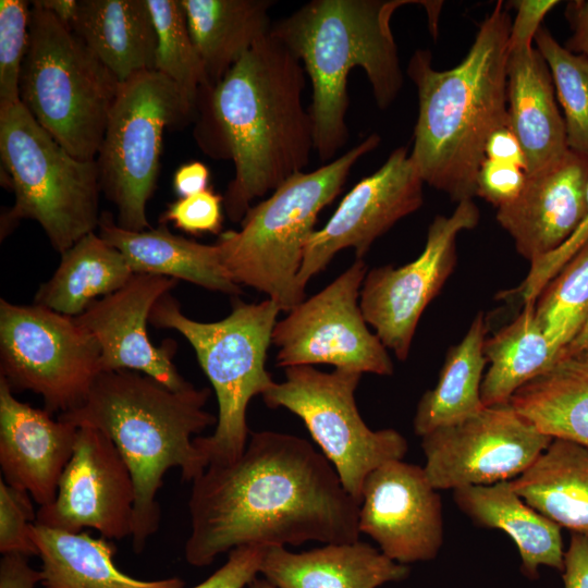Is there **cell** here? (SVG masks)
I'll use <instances>...</instances> for the list:
<instances>
[{
    "instance_id": "obj_1",
    "label": "cell",
    "mask_w": 588,
    "mask_h": 588,
    "mask_svg": "<svg viewBox=\"0 0 588 588\" xmlns=\"http://www.w3.org/2000/svg\"><path fill=\"white\" fill-rule=\"evenodd\" d=\"M192 482L184 547L192 566L243 546L359 539V503L329 460L297 436L250 432L236 461L209 464Z\"/></svg>"
},
{
    "instance_id": "obj_2",
    "label": "cell",
    "mask_w": 588,
    "mask_h": 588,
    "mask_svg": "<svg viewBox=\"0 0 588 588\" xmlns=\"http://www.w3.org/2000/svg\"><path fill=\"white\" fill-rule=\"evenodd\" d=\"M305 87L302 62L270 32L200 94L197 111L218 144L213 155L234 164L223 195L231 221L241 222L255 199L308 166L315 140Z\"/></svg>"
},
{
    "instance_id": "obj_3",
    "label": "cell",
    "mask_w": 588,
    "mask_h": 588,
    "mask_svg": "<svg viewBox=\"0 0 588 588\" xmlns=\"http://www.w3.org/2000/svg\"><path fill=\"white\" fill-rule=\"evenodd\" d=\"M511 25L507 4L500 0L455 68L433 69L427 49L415 50L407 65L418 95L411 158L424 183L457 204L476 196L486 144L495 131L509 126Z\"/></svg>"
},
{
    "instance_id": "obj_4",
    "label": "cell",
    "mask_w": 588,
    "mask_h": 588,
    "mask_svg": "<svg viewBox=\"0 0 588 588\" xmlns=\"http://www.w3.org/2000/svg\"><path fill=\"white\" fill-rule=\"evenodd\" d=\"M210 394L194 385L174 391L134 370L101 371L84 403L58 415L75 427L102 431L126 462L135 485L131 537L136 553L159 529L157 494L166 473L177 467L184 481H194L208 465L193 436L217 425L218 417L205 409Z\"/></svg>"
},
{
    "instance_id": "obj_5",
    "label": "cell",
    "mask_w": 588,
    "mask_h": 588,
    "mask_svg": "<svg viewBox=\"0 0 588 588\" xmlns=\"http://www.w3.org/2000/svg\"><path fill=\"white\" fill-rule=\"evenodd\" d=\"M416 0H313L272 25L271 34L302 62L313 86L315 151L328 163L348 140L347 78L364 70L384 110L403 85L392 29L394 12Z\"/></svg>"
},
{
    "instance_id": "obj_6",
    "label": "cell",
    "mask_w": 588,
    "mask_h": 588,
    "mask_svg": "<svg viewBox=\"0 0 588 588\" xmlns=\"http://www.w3.org/2000/svg\"><path fill=\"white\" fill-rule=\"evenodd\" d=\"M380 143L378 134L310 172L287 179L252 206L238 231L221 232L216 245L237 285L250 286L290 311L305 299L297 277L320 211L341 193L353 166Z\"/></svg>"
},
{
    "instance_id": "obj_7",
    "label": "cell",
    "mask_w": 588,
    "mask_h": 588,
    "mask_svg": "<svg viewBox=\"0 0 588 588\" xmlns=\"http://www.w3.org/2000/svg\"><path fill=\"white\" fill-rule=\"evenodd\" d=\"M280 311L270 298L250 304L240 301L225 318L200 322L186 317L170 293L151 309L154 327L176 330L189 342L215 390L219 407L215 431L194 439L208 465L234 462L247 445V406L274 383L266 362Z\"/></svg>"
},
{
    "instance_id": "obj_8",
    "label": "cell",
    "mask_w": 588,
    "mask_h": 588,
    "mask_svg": "<svg viewBox=\"0 0 588 588\" xmlns=\"http://www.w3.org/2000/svg\"><path fill=\"white\" fill-rule=\"evenodd\" d=\"M119 84L70 26L30 1L20 100L72 156L96 159Z\"/></svg>"
},
{
    "instance_id": "obj_9",
    "label": "cell",
    "mask_w": 588,
    "mask_h": 588,
    "mask_svg": "<svg viewBox=\"0 0 588 588\" xmlns=\"http://www.w3.org/2000/svg\"><path fill=\"white\" fill-rule=\"evenodd\" d=\"M0 157L15 197L2 216V235L20 220L33 219L63 254L98 229L96 159L72 156L22 102L0 109Z\"/></svg>"
},
{
    "instance_id": "obj_10",
    "label": "cell",
    "mask_w": 588,
    "mask_h": 588,
    "mask_svg": "<svg viewBox=\"0 0 588 588\" xmlns=\"http://www.w3.org/2000/svg\"><path fill=\"white\" fill-rule=\"evenodd\" d=\"M196 112L181 88L158 71L119 84L96 157L100 189L117 207L119 226L151 228L146 206L157 184L163 131Z\"/></svg>"
},
{
    "instance_id": "obj_11",
    "label": "cell",
    "mask_w": 588,
    "mask_h": 588,
    "mask_svg": "<svg viewBox=\"0 0 588 588\" xmlns=\"http://www.w3.org/2000/svg\"><path fill=\"white\" fill-rule=\"evenodd\" d=\"M360 377L351 370L294 366L285 368L284 381L261 395L268 407H284L303 420L359 504L367 476L384 463L403 460L408 450L399 431L371 430L362 418L355 400Z\"/></svg>"
},
{
    "instance_id": "obj_12",
    "label": "cell",
    "mask_w": 588,
    "mask_h": 588,
    "mask_svg": "<svg viewBox=\"0 0 588 588\" xmlns=\"http://www.w3.org/2000/svg\"><path fill=\"white\" fill-rule=\"evenodd\" d=\"M100 372V346L74 317L0 299V378L13 393L39 394L60 415L84 403Z\"/></svg>"
},
{
    "instance_id": "obj_13",
    "label": "cell",
    "mask_w": 588,
    "mask_h": 588,
    "mask_svg": "<svg viewBox=\"0 0 588 588\" xmlns=\"http://www.w3.org/2000/svg\"><path fill=\"white\" fill-rule=\"evenodd\" d=\"M367 271L364 259H355L324 289L277 321L272 344L278 347V366L331 365L362 375L393 373L388 348L368 329L359 307Z\"/></svg>"
},
{
    "instance_id": "obj_14",
    "label": "cell",
    "mask_w": 588,
    "mask_h": 588,
    "mask_svg": "<svg viewBox=\"0 0 588 588\" xmlns=\"http://www.w3.org/2000/svg\"><path fill=\"white\" fill-rule=\"evenodd\" d=\"M552 439L510 403L486 406L421 437L424 470L437 490L513 480Z\"/></svg>"
},
{
    "instance_id": "obj_15",
    "label": "cell",
    "mask_w": 588,
    "mask_h": 588,
    "mask_svg": "<svg viewBox=\"0 0 588 588\" xmlns=\"http://www.w3.org/2000/svg\"><path fill=\"white\" fill-rule=\"evenodd\" d=\"M480 213L473 200L458 203L449 217L437 216L428 228L420 255L409 264L367 271L359 307L382 344L405 360L419 319L456 265V237L474 229Z\"/></svg>"
},
{
    "instance_id": "obj_16",
    "label": "cell",
    "mask_w": 588,
    "mask_h": 588,
    "mask_svg": "<svg viewBox=\"0 0 588 588\" xmlns=\"http://www.w3.org/2000/svg\"><path fill=\"white\" fill-rule=\"evenodd\" d=\"M134 503L132 473L112 440L82 426L57 497L39 507L36 523L70 532L93 528L108 540H122L133 532Z\"/></svg>"
},
{
    "instance_id": "obj_17",
    "label": "cell",
    "mask_w": 588,
    "mask_h": 588,
    "mask_svg": "<svg viewBox=\"0 0 588 588\" xmlns=\"http://www.w3.org/2000/svg\"><path fill=\"white\" fill-rule=\"evenodd\" d=\"M422 185L407 148L393 150L375 173L351 188L327 223L313 232L305 246L298 285L305 290L342 249L354 248L356 259H363L379 236L421 207Z\"/></svg>"
},
{
    "instance_id": "obj_18",
    "label": "cell",
    "mask_w": 588,
    "mask_h": 588,
    "mask_svg": "<svg viewBox=\"0 0 588 588\" xmlns=\"http://www.w3.org/2000/svg\"><path fill=\"white\" fill-rule=\"evenodd\" d=\"M358 528L397 563L434 559L443 543L442 502L424 467L396 460L372 470L363 486Z\"/></svg>"
},
{
    "instance_id": "obj_19",
    "label": "cell",
    "mask_w": 588,
    "mask_h": 588,
    "mask_svg": "<svg viewBox=\"0 0 588 588\" xmlns=\"http://www.w3.org/2000/svg\"><path fill=\"white\" fill-rule=\"evenodd\" d=\"M176 279L150 273H134L118 291L98 298L75 320L97 340L101 351V371L127 369L145 373L171 390L193 384L173 364L176 344L168 340L154 345L147 333L152 307L169 293Z\"/></svg>"
},
{
    "instance_id": "obj_20",
    "label": "cell",
    "mask_w": 588,
    "mask_h": 588,
    "mask_svg": "<svg viewBox=\"0 0 588 588\" xmlns=\"http://www.w3.org/2000/svg\"><path fill=\"white\" fill-rule=\"evenodd\" d=\"M588 156L568 149L556 162L527 175L519 196L497 210L516 250L532 262L559 248L588 212Z\"/></svg>"
},
{
    "instance_id": "obj_21",
    "label": "cell",
    "mask_w": 588,
    "mask_h": 588,
    "mask_svg": "<svg viewBox=\"0 0 588 588\" xmlns=\"http://www.w3.org/2000/svg\"><path fill=\"white\" fill-rule=\"evenodd\" d=\"M76 434L77 427L19 401L0 378V466L9 486L26 491L39 506L52 503Z\"/></svg>"
},
{
    "instance_id": "obj_22",
    "label": "cell",
    "mask_w": 588,
    "mask_h": 588,
    "mask_svg": "<svg viewBox=\"0 0 588 588\" xmlns=\"http://www.w3.org/2000/svg\"><path fill=\"white\" fill-rule=\"evenodd\" d=\"M506 74L509 127L522 146L527 175H531L569 149L565 123L554 99L550 70L536 48L509 51Z\"/></svg>"
},
{
    "instance_id": "obj_23",
    "label": "cell",
    "mask_w": 588,
    "mask_h": 588,
    "mask_svg": "<svg viewBox=\"0 0 588 588\" xmlns=\"http://www.w3.org/2000/svg\"><path fill=\"white\" fill-rule=\"evenodd\" d=\"M260 574L277 588H377L405 579L409 567L357 540L301 553L268 547Z\"/></svg>"
},
{
    "instance_id": "obj_24",
    "label": "cell",
    "mask_w": 588,
    "mask_h": 588,
    "mask_svg": "<svg viewBox=\"0 0 588 588\" xmlns=\"http://www.w3.org/2000/svg\"><path fill=\"white\" fill-rule=\"evenodd\" d=\"M509 403L543 433L588 448V318L552 367Z\"/></svg>"
},
{
    "instance_id": "obj_25",
    "label": "cell",
    "mask_w": 588,
    "mask_h": 588,
    "mask_svg": "<svg viewBox=\"0 0 588 588\" xmlns=\"http://www.w3.org/2000/svg\"><path fill=\"white\" fill-rule=\"evenodd\" d=\"M98 234L122 253L134 273H150L181 279L230 295L242 294L223 267L218 246L175 235L166 223L158 228L132 231L119 226L103 211Z\"/></svg>"
},
{
    "instance_id": "obj_26",
    "label": "cell",
    "mask_w": 588,
    "mask_h": 588,
    "mask_svg": "<svg viewBox=\"0 0 588 588\" xmlns=\"http://www.w3.org/2000/svg\"><path fill=\"white\" fill-rule=\"evenodd\" d=\"M70 28L120 83L155 71L157 34L146 0H78Z\"/></svg>"
},
{
    "instance_id": "obj_27",
    "label": "cell",
    "mask_w": 588,
    "mask_h": 588,
    "mask_svg": "<svg viewBox=\"0 0 588 588\" xmlns=\"http://www.w3.org/2000/svg\"><path fill=\"white\" fill-rule=\"evenodd\" d=\"M454 501L478 525L511 537L520 555L522 572L528 578H537L542 565L563 571L561 527L527 504L511 480L455 489Z\"/></svg>"
},
{
    "instance_id": "obj_28",
    "label": "cell",
    "mask_w": 588,
    "mask_h": 588,
    "mask_svg": "<svg viewBox=\"0 0 588 588\" xmlns=\"http://www.w3.org/2000/svg\"><path fill=\"white\" fill-rule=\"evenodd\" d=\"M32 538L42 562V588H183L185 585L179 577L142 580L121 572L113 562L117 547L103 537L34 523Z\"/></svg>"
},
{
    "instance_id": "obj_29",
    "label": "cell",
    "mask_w": 588,
    "mask_h": 588,
    "mask_svg": "<svg viewBox=\"0 0 588 588\" xmlns=\"http://www.w3.org/2000/svg\"><path fill=\"white\" fill-rule=\"evenodd\" d=\"M189 33L213 88L261 38L270 34V0H181Z\"/></svg>"
},
{
    "instance_id": "obj_30",
    "label": "cell",
    "mask_w": 588,
    "mask_h": 588,
    "mask_svg": "<svg viewBox=\"0 0 588 588\" xmlns=\"http://www.w3.org/2000/svg\"><path fill=\"white\" fill-rule=\"evenodd\" d=\"M511 485L527 504L560 527L588 536V448L553 438Z\"/></svg>"
},
{
    "instance_id": "obj_31",
    "label": "cell",
    "mask_w": 588,
    "mask_h": 588,
    "mask_svg": "<svg viewBox=\"0 0 588 588\" xmlns=\"http://www.w3.org/2000/svg\"><path fill=\"white\" fill-rule=\"evenodd\" d=\"M133 274L122 253L90 232L61 254L59 267L40 285L34 303L77 317L99 296L124 286Z\"/></svg>"
},
{
    "instance_id": "obj_32",
    "label": "cell",
    "mask_w": 588,
    "mask_h": 588,
    "mask_svg": "<svg viewBox=\"0 0 588 588\" xmlns=\"http://www.w3.org/2000/svg\"><path fill=\"white\" fill-rule=\"evenodd\" d=\"M486 334L487 323L480 311L462 341L448 351L434 388L420 397L413 420L417 436L460 422L486 407L480 394L487 364Z\"/></svg>"
},
{
    "instance_id": "obj_33",
    "label": "cell",
    "mask_w": 588,
    "mask_h": 588,
    "mask_svg": "<svg viewBox=\"0 0 588 588\" xmlns=\"http://www.w3.org/2000/svg\"><path fill=\"white\" fill-rule=\"evenodd\" d=\"M559 353L537 321L535 304H525L512 322L485 342L490 367L481 383L483 405L509 403L519 388L550 369Z\"/></svg>"
},
{
    "instance_id": "obj_34",
    "label": "cell",
    "mask_w": 588,
    "mask_h": 588,
    "mask_svg": "<svg viewBox=\"0 0 588 588\" xmlns=\"http://www.w3.org/2000/svg\"><path fill=\"white\" fill-rule=\"evenodd\" d=\"M157 34L155 71L175 83L197 108L201 91L211 89L192 39L181 0H146Z\"/></svg>"
},
{
    "instance_id": "obj_35",
    "label": "cell",
    "mask_w": 588,
    "mask_h": 588,
    "mask_svg": "<svg viewBox=\"0 0 588 588\" xmlns=\"http://www.w3.org/2000/svg\"><path fill=\"white\" fill-rule=\"evenodd\" d=\"M535 314L559 351L578 333L588 318V240L542 290Z\"/></svg>"
},
{
    "instance_id": "obj_36",
    "label": "cell",
    "mask_w": 588,
    "mask_h": 588,
    "mask_svg": "<svg viewBox=\"0 0 588 588\" xmlns=\"http://www.w3.org/2000/svg\"><path fill=\"white\" fill-rule=\"evenodd\" d=\"M534 41L550 70L564 111L567 146L588 156V58L561 46L542 26Z\"/></svg>"
},
{
    "instance_id": "obj_37",
    "label": "cell",
    "mask_w": 588,
    "mask_h": 588,
    "mask_svg": "<svg viewBox=\"0 0 588 588\" xmlns=\"http://www.w3.org/2000/svg\"><path fill=\"white\" fill-rule=\"evenodd\" d=\"M30 2L0 1V109L21 102L20 75L28 44Z\"/></svg>"
},
{
    "instance_id": "obj_38",
    "label": "cell",
    "mask_w": 588,
    "mask_h": 588,
    "mask_svg": "<svg viewBox=\"0 0 588 588\" xmlns=\"http://www.w3.org/2000/svg\"><path fill=\"white\" fill-rule=\"evenodd\" d=\"M30 495L9 486L0 479V552L37 555L38 550L32 538V526L36 514Z\"/></svg>"
},
{
    "instance_id": "obj_39",
    "label": "cell",
    "mask_w": 588,
    "mask_h": 588,
    "mask_svg": "<svg viewBox=\"0 0 588 588\" xmlns=\"http://www.w3.org/2000/svg\"><path fill=\"white\" fill-rule=\"evenodd\" d=\"M223 196L212 188L193 196L177 198L160 217V223L171 222L186 233L221 234L223 222Z\"/></svg>"
},
{
    "instance_id": "obj_40",
    "label": "cell",
    "mask_w": 588,
    "mask_h": 588,
    "mask_svg": "<svg viewBox=\"0 0 588 588\" xmlns=\"http://www.w3.org/2000/svg\"><path fill=\"white\" fill-rule=\"evenodd\" d=\"M588 201V191H587ZM588 240V212L577 230L559 248L530 262V269L522 283L505 296L518 295L524 305L535 304L546 285Z\"/></svg>"
},
{
    "instance_id": "obj_41",
    "label": "cell",
    "mask_w": 588,
    "mask_h": 588,
    "mask_svg": "<svg viewBox=\"0 0 588 588\" xmlns=\"http://www.w3.org/2000/svg\"><path fill=\"white\" fill-rule=\"evenodd\" d=\"M526 180L525 169L512 163L485 159L477 177L476 196L499 209L519 196Z\"/></svg>"
},
{
    "instance_id": "obj_42",
    "label": "cell",
    "mask_w": 588,
    "mask_h": 588,
    "mask_svg": "<svg viewBox=\"0 0 588 588\" xmlns=\"http://www.w3.org/2000/svg\"><path fill=\"white\" fill-rule=\"evenodd\" d=\"M268 547L243 546L229 552L226 562L193 588H244L260 573Z\"/></svg>"
},
{
    "instance_id": "obj_43",
    "label": "cell",
    "mask_w": 588,
    "mask_h": 588,
    "mask_svg": "<svg viewBox=\"0 0 588 588\" xmlns=\"http://www.w3.org/2000/svg\"><path fill=\"white\" fill-rule=\"evenodd\" d=\"M516 9V16L511 25L509 51L532 47L531 42L543 17L560 3L555 0H515L510 1Z\"/></svg>"
},
{
    "instance_id": "obj_44",
    "label": "cell",
    "mask_w": 588,
    "mask_h": 588,
    "mask_svg": "<svg viewBox=\"0 0 588 588\" xmlns=\"http://www.w3.org/2000/svg\"><path fill=\"white\" fill-rule=\"evenodd\" d=\"M564 588H588V536L572 532L563 561Z\"/></svg>"
},
{
    "instance_id": "obj_45",
    "label": "cell",
    "mask_w": 588,
    "mask_h": 588,
    "mask_svg": "<svg viewBox=\"0 0 588 588\" xmlns=\"http://www.w3.org/2000/svg\"><path fill=\"white\" fill-rule=\"evenodd\" d=\"M26 555L2 554L0 560V588H35L41 581V573L33 568Z\"/></svg>"
},
{
    "instance_id": "obj_46",
    "label": "cell",
    "mask_w": 588,
    "mask_h": 588,
    "mask_svg": "<svg viewBox=\"0 0 588 588\" xmlns=\"http://www.w3.org/2000/svg\"><path fill=\"white\" fill-rule=\"evenodd\" d=\"M485 159L512 163L526 170L522 146L509 126L495 131L489 137L485 147Z\"/></svg>"
},
{
    "instance_id": "obj_47",
    "label": "cell",
    "mask_w": 588,
    "mask_h": 588,
    "mask_svg": "<svg viewBox=\"0 0 588 588\" xmlns=\"http://www.w3.org/2000/svg\"><path fill=\"white\" fill-rule=\"evenodd\" d=\"M565 16L572 28L566 49L588 58V0L568 2Z\"/></svg>"
},
{
    "instance_id": "obj_48",
    "label": "cell",
    "mask_w": 588,
    "mask_h": 588,
    "mask_svg": "<svg viewBox=\"0 0 588 588\" xmlns=\"http://www.w3.org/2000/svg\"><path fill=\"white\" fill-rule=\"evenodd\" d=\"M209 169L199 161L179 167L173 175V191L179 198L196 195L209 188Z\"/></svg>"
},
{
    "instance_id": "obj_49",
    "label": "cell",
    "mask_w": 588,
    "mask_h": 588,
    "mask_svg": "<svg viewBox=\"0 0 588 588\" xmlns=\"http://www.w3.org/2000/svg\"><path fill=\"white\" fill-rule=\"evenodd\" d=\"M36 2L68 26L73 23L78 8V0H37Z\"/></svg>"
},
{
    "instance_id": "obj_50",
    "label": "cell",
    "mask_w": 588,
    "mask_h": 588,
    "mask_svg": "<svg viewBox=\"0 0 588 588\" xmlns=\"http://www.w3.org/2000/svg\"><path fill=\"white\" fill-rule=\"evenodd\" d=\"M248 588H277L266 578H255L248 586Z\"/></svg>"
}]
</instances>
